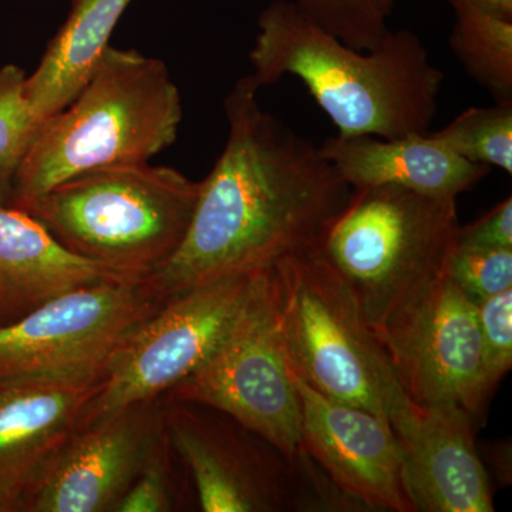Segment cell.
Segmentation results:
<instances>
[{"label": "cell", "instance_id": "cell-10", "mask_svg": "<svg viewBox=\"0 0 512 512\" xmlns=\"http://www.w3.org/2000/svg\"><path fill=\"white\" fill-rule=\"evenodd\" d=\"M163 302L143 279L77 286L0 325V382L106 372L111 353Z\"/></svg>", "mask_w": 512, "mask_h": 512}, {"label": "cell", "instance_id": "cell-5", "mask_svg": "<svg viewBox=\"0 0 512 512\" xmlns=\"http://www.w3.org/2000/svg\"><path fill=\"white\" fill-rule=\"evenodd\" d=\"M458 228L453 198L394 185L352 188L320 254L377 333L446 272Z\"/></svg>", "mask_w": 512, "mask_h": 512}, {"label": "cell", "instance_id": "cell-17", "mask_svg": "<svg viewBox=\"0 0 512 512\" xmlns=\"http://www.w3.org/2000/svg\"><path fill=\"white\" fill-rule=\"evenodd\" d=\"M111 278L127 276L72 254L28 212L0 205V325L60 293Z\"/></svg>", "mask_w": 512, "mask_h": 512}, {"label": "cell", "instance_id": "cell-7", "mask_svg": "<svg viewBox=\"0 0 512 512\" xmlns=\"http://www.w3.org/2000/svg\"><path fill=\"white\" fill-rule=\"evenodd\" d=\"M168 440L205 512L336 511L342 491L306 451L296 458L228 414L163 396Z\"/></svg>", "mask_w": 512, "mask_h": 512}, {"label": "cell", "instance_id": "cell-6", "mask_svg": "<svg viewBox=\"0 0 512 512\" xmlns=\"http://www.w3.org/2000/svg\"><path fill=\"white\" fill-rule=\"evenodd\" d=\"M272 269L289 366L323 396L389 420L407 394L339 272L322 254L285 256Z\"/></svg>", "mask_w": 512, "mask_h": 512}, {"label": "cell", "instance_id": "cell-21", "mask_svg": "<svg viewBox=\"0 0 512 512\" xmlns=\"http://www.w3.org/2000/svg\"><path fill=\"white\" fill-rule=\"evenodd\" d=\"M25 70L0 67V205H9L23 158L40 123L26 96Z\"/></svg>", "mask_w": 512, "mask_h": 512}, {"label": "cell", "instance_id": "cell-4", "mask_svg": "<svg viewBox=\"0 0 512 512\" xmlns=\"http://www.w3.org/2000/svg\"><path fill=\"white\" fill-rule=\"evenodd\" d=\"M201 181L150 163L77 175L20 205L67 251L127 278L143 279L187 234Z\"/></svg>", "mask_w": 512, "mask_h": 512}, {"label": "cell", "instance_id": "cell-2", "mask_svg": "<svg viewBox=\"0 0 512 512\" xmlns=\"http://www.w3.org/2000/svg\"><path fill=\"white\" fill-rule=\"evenodd\" d=\"M258 26L249 76L259 89L298 77L339 136L430 133L444 76L410 30H389L375 50L362 52L319 28L289 0L268 5Z\"/></svg>", "mask_w": 512, "mask_h": 512}, {"label": "cell", "instance_id": "cell-9", "mask_svg": "<svg viewBox=\"0 0 512 512\" xmlns=\"http://www.w3.org/2000/svg\"><path fill=\"white\" fill-rule=\"evenodd\" d=\"M254 275L222 279L174 296L131 330L111 353L103 387L82 424L161 399L192 375L227 335Z\"/></svg>", "mask_w": 512, "mask_h": 512}, {"label": "cell", "instance_id": "cell-12", "mask_svg": "<svg viewBox=\"0 0 512 512\" xmlns=\"http://www.w3.org/2000/svg\"><path fill=\"white\" fill-rule=\"evenodd\" d=\"M161 404L163 397L80 424L29 485L19 511H116L163 426Z\"/></svg>", "mask_w": 512, "mask_h": 512}, {"label": "cell", "instance_id": "cell-16", "mask_svg": "<svg viewBox=\"0 0 512 512\" xmlns=\"http://www.w3.org/2000/svg\"><path fill=\"white\" fill-rule=\"evenodd\" d=\"M319 148L352 188L394 185L456 200L491 170L457 156L430 133L397 138L336 134Z\"/></svg>", "mask_w": 512, "mask_h": 512}, {"label": "cell", "instance_id": "cell-19", "mask_svg": "<svg viewBox=\"0 0 512 512\" xmlns=\"http://www.w3.org/2000/svg\"><path fill=\"white\" fill-rule=\"evenodd\" d=\"M450 46L464 70L497 103L512 101V19L474 8H454Z\"/></svg>", "mask_w": 512, "mask_h": 512}, {"label": "cell", "instance_id": "cell-27", "mask_svg": "<svg viewBox=\"0 0 512 512\" xmlns=\"http://www.w3.org/2000/svg\"><path fill=\"white\" fill-rule=\"evenodd\" d=\"M453 8H474L501 16V18L512 19V0H447Z\"/></svg>", "mask_w": 512, "mask_h": 512}, {"label": "cell", "instance_id": "cell-28", "mask_svg": "<svg viewBox=\"0 0 512 512\" xmlns=\"http://www.w3.org/2000/svg\"><path fill=\"white\" fill-rule=\"evenodd\" d=\"M72 2H74V0H72Z\"/></svg>", "mask_w": 512, "mask_h": 512}, {"label": "cell", "instance_id": "cell-8", "mask_svg": "<svg viewBox=\"0 0 512 512\" xmlns=\"http://www.w3.org/2000/svg\"><path fill=\"white\" fill-rule=\"evenodd\" d=\"M164 396L220 410L288 457L305 451L301 400L282 339L272 266L252 276L247 298L217 349Z\"/></svg>", "mask_w": 512, "mask_h": 512}, {"label": "cell", "instance_id": "cell-3", "mask_svg": "<svg viewBox=\"0 0 512 512\" xmlns=\"http://www.w3.org/2000/svg\"><path fill=\"white\" fill-rule=\"evenodd\" d=\"M181 120L180 92L163 60L107 47L77 96L40 124L10 207L89 171L148 163L175 143Z\"/></svg>", "mask_w": 512, "mask_h": 512}, {"label": "cell", "instance_id": "cell-25", "mask_svg": "<svg viewBox=\"0 0 512 512\" xmlns=\"http://www.w3.org/2000/svg\"><path fill=\"white\" fill-rule=\"evenodd\" d=\"M487 379L497 387L512 366V288L477 305Z\"/></svg>", "mask_w": 512, "mask_h": 512}, {"label": "cell", "instance_id": "cell-1", "mask_svg": "<svg viewBox=\"0 0 512 512\" xmlns=\"http://www.w3.org/2000/svg\"><path fill=\"white\" fill-rule=\"evenodd\" d=\"M242 77L225 99L227 144L201 181L190 227L168 261L144 276L161 302L222 279L254 275L285 256L320 254L352 187L320 148L262 109Z\"/></svg>", "mask_w": 512, "mask_h": 512}, {"label": "cell", "instance_id": "cell-20", "mask_svg": "<svg viewBox=\"0 0 512 512\" xmlns=\"http://www.w3.org/2000/svg\"><path fill=\"white\" fill-rule=\"evenodd\" d=\"M430 134L470 163L512 174V101L463 111L443 130Z\"/></svg>", "mask_w": 512, "mask_h": 512}, {"label": "cell", "instance_id": "cell-23", "mask_svg": "<svg viewBox=\"0 0 512 512\" xmlns=\"http://www.w3.org/2000/svg\"><path fill=\"white\" fill-rule=\"evenodd\" d=\"M175 454L164 423L151 444L136 481L114 512H170L184 505V487L175 473Z\"/></svg>", "mask_w": 512, "mask_h": 512}, {"label": "cell", "instance_id": "cell-15", "mask_svg": "<svg viewBox=\"0 0 512 512\" xmlns=\"http://www.w3.org/2000/svg\"><path fill=\"white\" fill-rule=\"evenodd\" d=\"M106 372L0 382V512H18L46 461L82 424Z\"/></svg>", "mask_w": 512, "mask_h": 512}, {"label": "cell", "instance_id": "cell-13", "mask_svg": "<svg viewBox=\"0 0 512 512\" xmlns=\"http://www.w3.org/2000/svg\"><path fill=\"white\" fill-rule=\"evenodd\" d=\"M291 370L306 453L366 511L413 512L403 490L402 448L390 421L323 396Z\"/></svg>", "mask_w": 512, "mask_h": 512}, {"label": "cell", "instance_id": "cell-14", "mask_svg": "<svg viewBox=\"0 0 512 512\" xmlns=\"http://www.w3.org/2000/svg\"><path fill=\"white\" fill-rule=\"evenodd\" d=\"M389 421L402 448L403 490L413 512L494 511L473 416L406 399Z\"/></svg>", "mask_w": 512, "mask_h": 512}, {"label": "cell", "instance_id": "cell-26", "mask_svg": "<svg viewBox=\"0 0 512 512\" xmlns=\"http://www.w3.org/2000/svg\"><path fill=\"white\" fill-rule=\"evenodd\" d=\"M457 245L470 248H512V198H505L480 220L458 228Z\"/></svg>", "mask_w": 512, "mask_h": 512}, {"label": "cell", "instance_id": "cell-22", "mask_svg": "<svg viewBox=\"0 0 512 512\" xmlns=\"http://www.w3.org/2000/svg\"><path fill=\"white\" fill-rule=\"evenodd\" d=\"M313 23L353 49L375 50L389 33L394 0H295Z\"/></svg>", "mask_w": 512, "mask_h": 512}, {"label": "cell", "instance_id": "cell-11", "mask_svg": "<svg viewBox=\"0 0 512 512\" xmlns=\"http://www.w3.org/2000/svg\"><path fill=\"white\" fill-rule=\"evenodd\" d=\"M400 386L414 404L483 416L494 389L485 370L477 305L447 271L379 332Z\"/></svg>", "mask_w": 512, "mask_h": 512}, {"label": "cell", "instance_id": "cell-18", "mask_svg": "<svg viewBox=\"0 0 512 512\" xmlns=\"http://www.w3.org/2000/svg\"><path fill=\"white\" fill-rule=\"evenodd\" d=\"M130 3L74 0L69 18L50 40L42 62L26 77V96L40 124L64 109L83 89Z\"/></svg>", "mask_w": 512, "mask_h": 512}, {"label": "cell", "instance_id": "cell-24", "mask_svg": "<svg viewBox=\"0 0 512 512\" xmlns=\"http://www.w3.org/2000/svg\"><path fill=\"white\" fill-rule=\"evenodd\" d=\"M447 274L478 305L512 288V248L460 247L451 252Z\"/></svg>", "mask_w": 512, "mask_h": 512}]
</instances>
